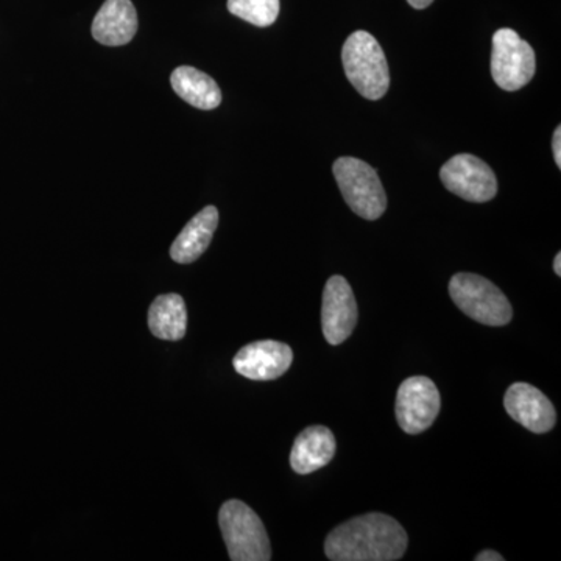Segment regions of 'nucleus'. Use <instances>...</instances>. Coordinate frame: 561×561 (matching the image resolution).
I'll return each mask as SVG.
<instances>
[{"mask_svg":"<svg viewBox=\"0 0 561 561\" xmlns=\"http://www.w3.org/2000/svg\"><path fill=\"white\" fill-rule=\"evenodd\" d=\"M552 150L553 160H556L557 165L561 169V127H557L556 133H553Z\"/></svg>","mask_w":561,"mask_h":561,"instance_id":"obj_18","label":"nucleus"},{"mask_svg":"<svg viewBox=\"0 0 561 561\" xmlns=\"http://www.w3.org/2000/svg\"><path fill=\"white\" fill-rule=\"evenodd\" d=\"M449 295L457 308L486 327L511 323L513 309L500 287L474 273H457L449 283Z\"/></svg>","mask_w":561,"mask_h":561,"instance_id":"obj_4","label":"nucleus"},{"mask_svg":"<svg viewBox=\"0 0 561 561\" xmlns=\"http://www.w3.org/2000/svg\"><path fill=\"white\" fill-rule=\"evenodd\" d=\"M535 69V51L527 41L512 28H500L494 33L491 76L501 90H522L534 79Z\"/></svg>","mask_w":561,"mask_h":561,"instance_id":"obj_6","label":"nucleus"},{"mask_svg":"<svg viewBox=\"0 0 561 561\" xmlns=\"http://www.w3.org/2000/svg\"><path fill=\"white\" fill-rule=\"evenodd\" d=\"M335 181L353 213L365 220H376L386 213L387 195L378 172L357 158L343 157L334 162Z\"/></svg>","mask_w":561,"mask_h":561,"instance_id":"obj_5","label":"nucleus"},{"mask_svg":"<svg viewBox=\"0 0 561 561\" xmlns=\"http://www.w3.org/2000/svg\"><path fill=\"white\" fill-rule=\"evenodd\" d=\"M171 83L176 95L195 108L216 110L221 103V91L216 80L191 66L173 70Z\"/></svg>","mask_w":561,"mask_h":561,"instance_id":"obj_15","label":"nucleus"},{"mask_svg":"<svg viewBox=\"0 0 561 561\" xmlns=\"http://www.w3.org/2000/svg\"><path fill=\"white\" fill-rule=\"evenodd\" d=\"M219 524L228 556L232 561H268L272 559L267 530L249 505L231 500L221 505Z\"/></svg>","mask_w":561,"mask_h":561,"instance_id":"obj_3","label":"nucleus"},{"mask_svg":"<svg viewBox=\"0 0 561 561\" xmlns=\"http://www.w3.org/2000/svg\"><path fill=\"white\" fill-rule=\"evenodd\" d=\"M294 351L283 342L260 341L243 346L236 354L234 370L251 381H273L289 370Z\"/></svg>","mask_w":561,"mask_h":561,"instance_id":"obj_10","label":"nucleus"},{"mask_svg":"<svg viewBox=\"0 0 561 561\" xmlns=\"http://www.w3.org/2000/svg\"><path fill=\"white\" fill-rule=\"evenodd\" d=\"M504 408L516 423L534 434H546L557 423V412L551 400L530 383L516 382L508 387Z\"/></svg>","mask_w":561,"mask_h":561,"instance_id":"obj_11","label":"nucleus"},{"mask_svg":"<svg viewBox=\"0 0 561 561\" xmlns=\"http://www.w3.org/2000/svg\"><path fill=\"white\" fill-rule=\"evenodd\" d=\"M442 183L457 197L471 203L493 201L497 194V181L489 164L470 153L453 157L443 165Z\"/></svg>","mask_w":561,"mask_h":561,"instance_id":"obj_8","label":"nucleus"},{"mask_svg":"<svg viewBox=\"0 0 561 561\" xmlns=\"http://www.w3.org/2000/svg\"><path fill=\"white\" fill-rule=\"evenodd\" d=\"M227 5L231 14L256 27H268L278 20L279 0H228Z\"/></svg>","mask_w":561,"mask_h":561,"instance_id":"obj_17","label":"nucleus"},{"mask_svg":"<svg viewBox=\"0 0 561 561\" xmlns=\"http://www.w3.org/2000/svg\"><path fill=\"white\" fill-rule=\"evenodd\" d=\"M136 32L138 13L131 0H106L92 22V36L103 46H125Z\"/></svg>","mask_w":561,"mask_h":561,"instance_id":"obj_12","label":"nucleus"},{"mask_svg":"<svg viewBox=\"0 0 561 561\" xmlns=\"http://www.w3.org/2000/svg\"><path fill=\"white\" fill-rule=\"evenodd\" d=\"M408 2L411 3L413 9L424 10L427 9L434 0H408Z\"/></svg>","mask_w":561,"mask_h":561,"instance_id":"obj_20","label":"nucleus"},{"mask_svg":"<svg viewBox=\"0 0 561 561\" xmlns=\"http://www.w3.org/2000/svg\"><path fill=\"white\" fill-rule=\"evenodd\" d=\"M408 534L391 516L368 513L335 527L324 552L332 561H394L408 551Z\"/></svg>","mask_w":561,"mask_h":561,"instance_id":"obj_1","label":"nucleus"},{"mask_svg":"<svg viewBox=\"0 0 561 561\" xmlns=\"http://www.w3.org/2000/svg\"><path fill=\"white\" fill-rule=\"evenodd\" d=\"M343 68L350 83L362 98L379 101L390 87V70L386 54L371 33L354 32L343 44Z\"/></svg>","mask_w":561,"mask_h":561,"instance_id":"obj_2","label":"nucleus"},{"mask_svg":"<svg viewBox=\"0 0 561 561\" xmlns=\"http://www.w3.org/2000/svg\"><path fill=\"white\" fill-rule=\"evenodd\" d=\"M357 323V302L348 280L331 276L323 290L321 328L331 345H341L353 334Z\"/></svg>","mask_w":561,"mask_h":561,"instance_id":"obj_9","label":"nucleus"},{"mask_svg":"<svg viewBox=\"0 0 561 561\" xmlns=\"http://www.w3.org/2000/svg\"><path fill=\"white\" fill-rule=\"evenodd\" d=\"M476 561H504V557L494 551H482L476 557Z\"/></svg>","mask_w":561,"mask_h":561,"instance_id":"obj_19","label":"nucleus"},{"mask_svg":"<svg viewBox=\"0 0 561 561\" xmlns=\"http://www.w3.org/2000/svg\"><path fill=\"white\" fill-rule=\"evenodd\" d=\"M217 225H219V210L216 206H206L194 219H191L172 243V260L179 264H191L197 261L208 250Z\"/></svg>","mask_w":561,"mask_h":561,"instance_id":"obj_14","label":"nucleus"},{"mask_svg":"<svg viewBox=\"0 0 561 561\" xmlns=\"http://www.w3.org/2000/svg\"><path fill=\"white\" fill-rule=\"evenodd\" d=\"M335 454V437L328 427L311 426L298 435L290 453V465L298 474H311L327 467Z\"/></svg>","mask_w":561,"mask_h":561,"instance_id":"obj_13","label":"nucleus"},{"mask_svg":"<svg viewBox=\"0 0 561 561\" xmlns=\"http://www.w3.org/2000/svg\"><path fill=\"white\" fill-rule=\"evenodd\" d=\"M440 408V391L430 378L413 376L401 383L394 411L405 434L416 435L430 430Z\"/></svg>","mask_w":561,"mask_h":561,"instance_id":"obj_7","label":"nucleus"},{"mask_svg":"<svg viewBox=\"0 0 561 561\" xmlns=\"http://www.w3.org/2000/svg\"><path fill=\"white\" fill-rule=\"evenodd\" d=\"M149 328L154 337L176 342L186 335L187 311L183 297L176 294L161 295L151 302Z\"/></svg>","mask_w":561,"mask_h":561,"instance_id":"obj_16","label":"nucleus"},{"mask_svg":"<svg viewBox=\"0 0 561 561\" xmlns=\"http://www.w3.org/2000/svg\"><path fill=\"white\" fill-rule=\"evenodd\" d=\"M553 271H556L557 275H561V254H557L556 261H553Z\"/></svg>","mask_w":561,"mask_h":561,"instance_id":"obj_21","label":"nucleus"}]
</instances>
